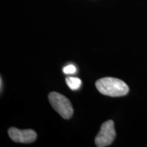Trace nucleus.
<instances>
[{"mask_svg":"<svg viewBox=\"0 0 147 147\" xmlns=\"http://www.w3.org/2000/svg\"><path fill=\"white\" fill-rule=\"evenodd\" d=\"M95 87L100 93L110 97H121L127 94L129 87L125 82L119 78L106 77L99 79Z\"/></svg>","mask_w":147,"mask_h":147,"instance_id":"obj_1","label":"nucleus"},{"mask_svg":"<svg viewBox=\"0 0 147 147\" xmlns=\"http://www.w3.org/2000/svg\"><path fill=\"white\" fill-rule=\"evenodd\" d=\"M49 100L53 108L63 119L71 118L74 110L70 101L67 97L57 92H51L49 95Z\"/></svg>","mask_w":147,"mask_h":147,"instance_id":"obj_2","label":"nucleus"},{"mask_svg":"<svg viewBox=\"0 0 147 147\" xmlns=\"http://www.w3.org/2000/svg\"><path fill=\"white\" fill-rule=\"evenodd\" d=\"M115 137V123L112 120L107 121L101 126L100 131L95 138V143L98 147L108 146L113 142Z\"/></svg>","mask_w":147,"mask_h":147,"instance_id":"obj_3","label":"nucleus"},{"mask_svg":"<svg viewBox=\"0 0 147 147\" xmlns=\"http://www.w3.org/2000/svg\"><path fill=\"white\" fill-rule=\"evenodd\" d=\"M10 138L16 142L32 143L37 138L36 132L32 129H18L16 127H11L8 129Z\"/></svg>","mask_w":147,"mask_h":147,"instance_id":"obj_4","label":"nucleus"},{"mask_svg":"<svg viewBox=\"0 0 147 147\" xmlns=\"http://www.w3.org/2000/svg\"><path fill=\"white\" fill-rule=\"evenodd\" d=\"M66 83L69 88L73 91L78 89L81 86L82 82L80 78H75V77H68L66 78Z\"/></svg>","mask_w":147,"mask_h":147,"instance_id":"obj_5","label":"nucleus"},{"mask_svg":"<svg viewBox=\"0 0 147 147\" xmlns=\"http://www.w3.org/2000/svg\"><path fill=\"white\" fill-rule=\"evenodd\" d=\"M63 71L65 74H74L76 71V68L74 65H68L65 66L63 69Z\"/></svg>","mask_w":147,"mask_h":147,"instance_id":"obj_6","label":"nucleus"},{"mask_svg":"<svg viewBox=\"0 0 147 147\" xmlns=\"http://www.w3.org/2000/svg\"><path fill=\"white\" fill-rule=\"evenodd\" d=\"M0 81H1V91H2V79H1V80H0Z\"/></svg>","mask_w":147,"mask_h":147,"instance_id":"obj_7","label":"nucleus"}]
</instances>
